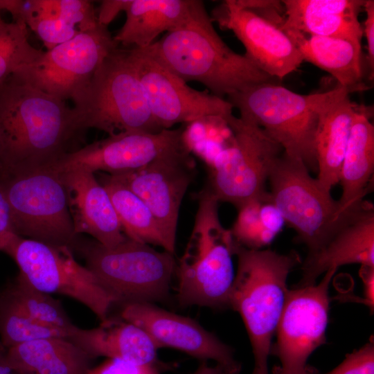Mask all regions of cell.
I'll use <instances>...</instances> for the list:
<instances>
[{
	"label": "cell",
	"mask_w": 374,
	"mask_h": 374,
	"mask_svg": "<svg viewBox=\"0 0 374 374\" xmlns=\"http://www.w3.org/2000/svg\"><path fill=\"white\" fill-rule=\"evenodd\" d=\"M84 132L65 101L10 75L0 85L3 172L47 168L75 147Z\"/></svg>",
	"instance_id": "cell-1"
},
{
	"label": "cell",
	"mask_w": 374,
	"mask_h": 374,
	"mask_svg": "<svg viewBox=\"0 0 374 374\" xmlns=\"http://www.w3.org/2000/svg\"><path fill=\"white\" fill-rule=\"evenodd\" d=\"M143 49L184 82H199L223 98L257 84L276 82L224 43L204 6Z\"/></svg>",
	"instance_id": "cell-2"
},
{
	"label": "cell",
	"mask_w": 374,
	"mask_h": 374,
	"mask_svg": "<svg viewBox=\"0 0 374 374\" xmlns=\"http://www.w3.org/2000/svg\"><path fill=\"white\" fill-rule=\"evenodd\" d=\"M235 256L229 308L240 314L247 329L254 358L252 374H269L268 357L288 292L287 280L301 258L295 251L279 253L238 244Z\"/></svg>",
	"instance_id": "cell-3"
},
{
	"label": "cell",
	"mask_w": 374,
	"mask_h": 374,
	"mask_svg": "<svg viewBox=\"0 0 374 374\" xmlns=\"http://www.w3.org/2000/svg\"><path fill=\"white\" fill-rule=\"evenodd\" d=\"M193 228L176 263L177 299L181 306L229 308L237 242L221 223L219 201L207 188L197 195Z\"/></svg>",
	"instance_id": "cell-4"
},
{
	"label": "cell",
	"mask_w": 374,
	"mask_h": 374,
	"mask_svg": "<svg viewBox=\"0 0 374 374\" xmlns=\"http://www.w3.org/2000/svg\"><path fill=\"white\" fill-rule=\"evenodd\" d=\"M347 88L299 94L277 82L257 84L229 95L227 100L240 118L262 128L283 148L301 160L309 170H317L314 139L323 109ZM351 92L352 91L350 90Z\"/></svg>",
	"instance_id": "cell-5"
},
{
	"label": "cell",
	"mask_w": 374,
	"mask_h": 374,
	"mask_svg": "<svg viewBox=\"0 0 374 374\" xmlns=\"http://www.w3.org/2000/svg\"><path fill=\"white\" fill-rule=\"evenodd\" d=\"M101 285L123 305L166 301L170 295L176 261L174 254L128 238L113 247L78 236L73 251Z\"/></svg>",
	"instance_id": "cell-6"
},
{
	"label": "cell",
	"mask_w": 374,
	"mask_h": 374,
	"mask_svg": "<svg viewBox=\"0 0 374 374\" xmlns=\"http://www.w3.org/2000/svg\"><path fill=\"white\" fill-rule=\"evenodd\" d=\"M73 108L84 131L94 128L113 135L164 130L150 112L129 48L120 46L105 57Z\"/></svg>",
	"instance_id": "cell-7"
},
{
	"label": "cell",
	"mask_w": 374,
	"mask_h": 374,
	"mask_svg": "<svg viewBox=\"0 0 374 374\" xmlns=\"http://www.w3.org/2000/svg\"><path fill=\"white\" fill-rule=\"evenodd\" d=\"M270 195L285 222L294 229L308 254L322 248L365 204L352 213H344L300 159L283 152L269 174Z\"/></svg>",
	"instance_id": "cell-8"
},
{
	"label": "cell",
	"mask_w": 374,
	"mask_h": 374,
	"mask_svg": "<svg viewBox=\"0 0 374 374\" xmlns=\"http://www.w3.org/2000/svg\"><path fill=\"white\" fill-rule=\"evenodd\" d=\"M10 208L12 232L24 238L71 250L74 231L67 190L60 175L49 168L0 174Z\"/></svg>",
	"instance_id": "cell-9"
},
{
	"label": "cell",
	"mask_w": 374,
	"mask_h": 374,
	"mask_svg": "<svg viewBox=\"0 0 374 374\" xmlns=\"http://www.w3.org/2000/svg\"><path fill=\"white\" fill-rule=\"evenodd\" d=\"M228 125L232 132L230 139L206 161L210 168L207 188L219 202L239 209L269 195L266 183L283 150L253 123L233 115Z\"/></svg>",
	"instance_id": "cell-10"
},
{
	"label": "cell",
	"mask_w": 374,
	"mask_h": 374,
	"mask_svg": "<svg viewBox=\"0 0 374 374\" xmlns=\"http://www.w3.org/2000/svg\"><path fill=\"white\" fill-rule=\"evenodd\" d=\"M20 274L37 289L70 297L87 307L101 321L109 317L116 299L96 276L74 258L68 247H53L11 233L0 245Z\"/></svg>",
	"instance_id": "cell-11"
},
{
	"label": "cell",
	"mask_w": 374,
	"mask_h": 374,
	"mask_svg": "<svg viewBox=\"0 0 374 374\" xmlns=\"http://www.w3.org/2000/svg\"><path fill=\"white\" fill-rule=\"evenodd\" d=\"M231 30L245 48V57L276 80H282L303 62L284 28L285 6L279 0H225L211 17Z\"/></svg>",
	"instance_id": "cell-12"
},
{
	"label": "cell",
	"mask_w": 374,
	"mask_h": 374,
	"mask_svg": "<svg viewBox=\"0 0 374 374\" xmlns=\"http://www.w3.org/2000/svg\"><path fill=\"white\" fill-rule=\"evenodd\" d=\"M118 44L98 24L46 52L11 75L19 81L75 105L87 90L105 57Z\"/></svg>",
	"instance_id": "cell-13"
},
{
	"label": "cell",
	"mask_w": 374,
	"mask_h": 374,
	"mask_svg": "<svg viewBox=\"0 0 374 374\" xmlns=\"http://www.w3.org/2000/svg\"><path fill=\"white\" fill-rule=\"evenodd\" d=\"M337 270L328 269L317 285L288 290L271 349L280 361L273 374H308V357L326 341L329 286Z\"/></svg>",
	"instance_id": "cell-14"
},
{
	"label": "cell",
	"mask_w": 374,
	"mask_h": 374,
	"mask_svg": "<svg viewBox=\"0 0 374 374\" xmlns=\"http://www.w3.org/2000/svg\"><path fill=\"white\" fill-rule=\"evenodd\" d=\"M128 48L150 112L162 129L208 118L229 121L233 116L227 100L189 87L145 49Z\"/></svg>",
	"instance_id": "cell-15"
},
{
	"label": "cell",
	"mask_w": 374,
	"mask_h": 374,
	"mask_svg": "<svg viewBox=\"0 0 374 374\" xmlns=\"http://www.w3.org/2000/svg\"><path fill=\"white\" fill-rule=\"evenodd\" d=\"M195 170L190 151L184 147L136 170L111 175L148 206L166 242L167 251L172 254L175 251L180 206L193 180Z\"/></svg>",
	"instance_id": "cell-16"
},
{
	"label": "cell",
	"mask_w": 374,
	"mask_h": 374,
	"mask_svg": "<svg viewBox=\"0 0 374 374\" xmlns=\"http://www.w3.org/2000/svg\"><path fill=\"white\" fill-rule=\"evenodd\" d=\"M184 147L187 146L181 127L155 133L120 132L79 148L48 168L58 173L82 170L114 175L136 170Z\"/></svg>",
	"instance_id": "cell-17"
},
{
	"label": "cell",
	"mask_w": 374,
	"mask_h": 374,
	"mask_svg": "<svg viewBox=\"0 0 374 374\" xmlns=\"http://www.w3.org/2000/svg\"><path fill=\"white\" fill-rule=\"evenodd\" d=\"M120 316L144 330L159 349L174 348L201 362L214 361L222 374L241 371L233 349L194 319L151 303L123 305Z\"/></svg>",
	"instance_id": "cell-18"
},
{
	"label": "cell",
	"mask_w": 374,
	"mask_h": 374,
	"mask_svg": "<svg viewBox=\"0 0 374 374\" xmlns=\"http://www.w3.org/2000/svg\"><path fill=\"white\" fill-rule=\"evenodd\" d=\"M58 174L67 190L75 235L87 234L106 247L123 242L127 236L110 197L94 173L75 170Z\"/></svg>",
	"instance_id": "cell-19"
},
{
	"label": "cell",
	"mask_w": 374,
	"mask_h": 374,
	"mask_svg": "<svg viewBox=\"0 0 374 374\" xmlns=\"http://www.w3.org/2000/svg\"><path fill=\"white\" fill-rule=\"evenodd\" d=\"M349 264L374 267V208L371 202H368L322 248L308 254L297 287L314 285L328 269Z\"/></svg>",
	"instance_id": "cell-20"
},
{
	"label": "cell",
	"mask_w": 374,
	"mask_h": 374,
	"mask_svg": "<svg viewBox=\"0 0 374 374\" xmlns=\"http://www.w3.org/2000/svg\"><path fill=\"white\" fill-rule=\"evenodd\" d=\"M93 360L99 357L140 365L167 366L157 358L158 347L142 328L119 317H108L98 327L75 326L68 338Z\"/></svg>",
	"instance_id": "cell-21"
},
{
	"label": "cell",
	"mask_w": 374,
	"mask_h": 374,
	"mask_svg": "<svg viewBox=\"0 0 374 374\" xmlns=\"http://www.w3.org/2000/svg\"><path fill=\"white\" fill-rule=\"evenodd\" d=\"M15 20L23 21L47 50L98 24L88 0H20Z\"/></svg>",
	"instance_id": "cell-22"
},
{
	"label": "cell",
	"mask_w": 374,
	"mask_h": 374,
	"mask_svg": "<svg viewBox=\"0 0 374 374\" xmlns=\"http://www.w3.org/2000/svg\"><path fill=\"white\" fill-rule=\"evenodd\" d=\"M204 6L199 0H128L125 21L114 39L125 48H146L160 34L186 23Z\"/></svg>",
	"instance_id": "cell-23"
},
{
	"label": "cell",
	"mask_w": 374,
	"mask_h": 374,
	"mask_svg": "<svg viewBox=\"0 0 374 374\" xmlns=\"http://www.w3.org/2000/svg\"><path fill=\"white\" fill-rule=\"evenodd\" d=\"M372 109L357 105L344 157L339 182L341 195L338 200L344 213H352L366 203L374 171V126Z\"/></svg>",
	"instance_id": "cell-24"
},
{
	"label": "cell",
	"mask_w": 374,
	"mask_h": 374,
	"mask_svg": "<svg viewBox=\"0 0 374 374\" xmlns=\"http://www.w3.org/2000/svg\"><path fill=\"white\" fill-rule=\"evenodd\" d=\"M284 28L303 33L362 40L358 19L365 0H283Z\"/></svg>",
	"instance_id": "cell-25"
},
{
	"label": "cell",
	"mask_w": 374,
	"mask_h": 374,
	"mask_svg": "<svg viewBox=\"0 0 374 374\" xmlns=\"http://www.w3.org/2000/svg\"><path fill=\"white\" fill-rule=\"evenodd\" d=\"M346 90L321 112L314 139L319 182L328 190L339 182L353 116L357 104Z\"/></svg>",
	"instance_id": "cell-26"
},
{
	"label": "cell",
	"mask_w": 374,
	"mask_h": 374,
	"mask_svg": "<svg viewBox=\"0 0 374 374\" xmlns=\"http://www.w3.org/2000/svg\"><path fill=\"white\" fill-rule=\"evenodd\" d=\"M285 30L303 61L328 72L337 80L338 85L352 92L366 89L362 83L364 69L361 40Z\"/></svg>",
	"instance_id": "cell-27"
},
{
	"label": "cell",
	"mask_w": 374,
	"mask_h": 374,
	"mask_svg": "<svg viewBox=\"0 0 374 374\" xmlns=\"http://www.w3.org/2000/svg\"><path fill=\"white\" fill-rule=\"evenodd\" d=\"M7 362L16 374H88L89 356L66 337H50L6 349Z\"/></svg>",
	"instance_id": "cell-28"
},
{
	"label": "cell",
	"mask_w": 374,
	"mask_h": 374,
	"mask_svg": "<svg viewBox=\"0 0 374 374\" xmlns=\"http://www.w3.org/2000/svg\"><path fill=\"white\" fill-rule=\"evenodd\" d=\"M100 183L110 197L124 234L130 239L159 246L167 251L159 224L144 202L109 175L102 177Z\"/></svg>",
	"instance_id": "cell-29"
},
{
	"label": "cell",
	"mask_w": 374,
	"mask_h": 374,
	"mask_svg": "<svg viewBox=\"0 0 374 374\" xmlns=\"http://www.w3.org/2000/svg\"><path fill=\"white\" fill-rule=\"evenodd\" d=\"M238 210L231 230L235 242L250 249H262L269 244L282 229L285 222L274 205L270 193L253 199Z\"/></svg>",
	"instance_id": "cell-30"
},
{
	"label": "cell",
	"mask_w": 374,
	"mask_h": 374,
	"mask_svg": "<svg viewBox=\"0 0 374 374\" xmlns=\"http://www.w3.org/2000/svg\"><path fill=\"white\" fill-rule=\"evenodd\" d=\"M71 331L44 324L32 317L6 288L0 293V341L8 349L50 337L69 338Z\"/></svg>",
	"instance_id": "cell-31"
},
{
	"label": "cell",
	"mask_w": 374,
	"mask_h": 374,
	"mask_svg": "<svg viewBox=\"0 0 374 374\" xmlns=\"http://www.w3.org/2000/svg\"><path fill=\"white\" fill-rule=\"evenodd\" d=\"M6 7V0H0V10ZM27 28L21 20L8 22L0 16V85L21 66L37 61L44 52L30 44Z\"/></svg>",
	"instance_id": "cell-32"
},
{
	"label": "cell",
	"mask_w": 374,
	"mask_h": 374,
	"mask_svg": "<svg viewBox=\"0 0 374 374\" xmlns=\"http://www.w3.org/2000/svg\"><path fill=\"white\" fill-rule=\"evenodd\" d=\"M6 288L21 307L38 321L69 331L74 327L60 301L37 289L20 274Z\"/></svg>",
	"instance_id": "cell-33"
},
{
	"label": "cell",
	"mask_w": 374,
	"mask_h": 374,
	"mask_svg": "<svg viewBox=\"0 0 374 374\" xmlns=\"http://www.w3.org/2000/svg\"><path fill=\"white\" fill-rule=\"evenodd\" d=\"M308 374H321L309 366ZM324 374H374V342H368L348 354L343 362L331 371Z\"/></svg>",
	"instance_id": "cell-34"
},
{
	"label": "cell",
	"mask_w": 374,
	"mask_h": 374,
	"mask_svg": "<svg viewBox=\"0 0 374 374\" xmlns=\"http://www.w3.org/2000/svg\"><path fill=\"white\" fill-rule=\"evenodd\" d=\"M168 366L140 365L118 359H107L91 368L88 374H160Z\"/></svg>",
	"instance_id": "cell-35"
},
{
	"label": "cell",
	"mask_w": 374,
	"mask_h": 374,
	"mask_svg": "<svg viewBox=\"0 0 374 374\" xmlns=\"http://www.w3.org/2000/svg\"><path fill=\"white\" fill-rule=\"evenodd\" d=\"M364 10L366 18L362 27V35L367 43V62L369 68L370 79L373 78L374 71V1L365 0Z\"/></svg>",
	"instance_id": "cell-36"
},
{
	"label": "cell",
	"mask_w": 374,
	"mask_h": 374,
	"mask_svg": "<svg viewBox=\"0 0 374 374\" xmlns=\"http://www.w3.org/2000/svg\"><path fill=\"white\" fill-rule=\"evenodd\" d=\"M127 2L128 0L102 1L97 15L98 24L107 27L119 12H124Z\"/></svg>",
	"instance_id": "cell-37"
},
{
	"label": "cell",
	"mask_w": 374,
	"mask_h": 374,
	"mask_svg": "<svg viewBox=\"0 0 374 374\" xmlns=\"http://www.w3.org/2000/svg\"><path fill=\"white\" fill-rule=\"evenodd\" d=\"M359 276L364 286V298L361 302L366 304L373 312L374 310V267L361 265Z\"/></svg>",
	"instance_id": "cell-38"
},
{
	"label": "cell",
	"mask_w": 374,
	"mask_h": 374,
	"mask_svg": "<svg viewBox=\"0 0 374 374\" xmlns=\"http://www.w3.org/2000/svg\"><path fill=\"white\" fill-rule=\"evenodd\" d=\"M12 232L10 208L0 185V243Z\"/></svg>",
	"instance_id": "cell-39"
},
{
	"label": "cell",
	"mask_w": 374,
	"mask_h": 374,
	"mask_svg": "<svg viewBox=\"0 0 374 374\" xmlns=\"http://www.w3.org/2000/svg\"><path fill=\"white\" fill-rule=\"evenodd\" d=\"M191 374H222V373L217 366H210L207 362H201L198 368Z\"/></svg>",
	"instance_id": "cell-40"
},
{
	"label": "cell",
	"mask_w": 374,
	"mask_h": 374,
	"mask_svg": "<svg viewBox=\"0 0 374 374\" xmlns=\"http://www.w3.org/2000/svg\"><path fill=\"white\" fill-rule=\"evenodd\" d=\"M6 349L0 347V374H15L6 359Z\"/></svg>",
	"instance_id": "cell-41"
},
{
	"label": "cell",
	"mask_w": 374,
	"mask_h": 374,
	"mask_svg": "<svg viewBox=\"0 0 374 374\" xmlns=\"http://www.w3.org/2000/svg\"><path fill=\"white\" fill-rule=\"evenodd\" d=\"M3 171V165L1 162V148H0V173Z\"/></svg>",
	"instance_id": "cell-42"
},
{
	"label": "cell",
	"mask_w": 374,
	"mask_h": 374,
	"mask_svg": "<svg viewBox=\"0 0 374 374\" xmlns=\"http://www.w3.org/2000/svg\"><path fill=\"white\" fill-rule=\"evenodd\" d=\"M0 347H3V345L1 344V341H0Z\"/></svg>",
	"instance_id": "cell-43"
},
{
	"label": "cell",
	"mask_w": 374,
	"mask_h": 374,
	"mask_svg": "<svg viewBox=\"0 0 374 374\" xmlns=\"http://www.w3.org/2000/svg\"><path fill=\"white\" fill-rule=\"evenodd\" d=\"M16 374V373H15Z\"/></svg>",
	"instance_id": "cell-44"
}]
</instances>
